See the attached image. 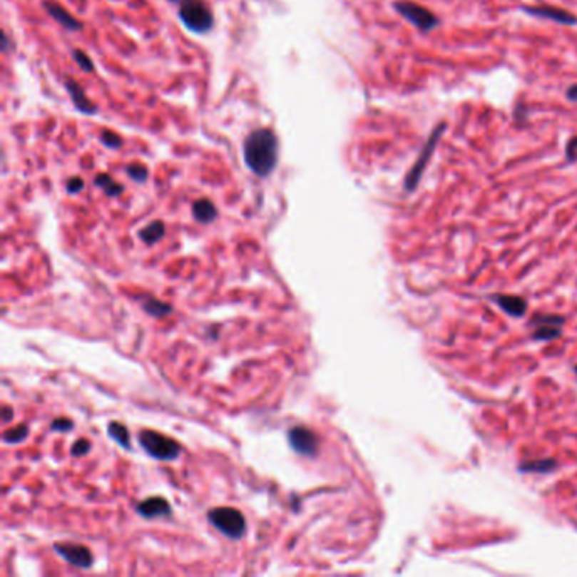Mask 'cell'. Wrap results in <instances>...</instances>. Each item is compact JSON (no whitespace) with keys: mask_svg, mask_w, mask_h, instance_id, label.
<instances>
[{"mask_svg":"<svg viewBox=\"0 0 577 577\" xmlns=\"http://www.w3.org/2000/svg\"><path fill=\"white\" fill-rule=\"evenodd\" d=\"M107 432H108V435H111V437L116 440L117 444L122 445V447H126V449L131 447L129 430H127L126 425L117 424V422H111V424H108Z\"/></svg>","mask_w":577,"mask_h":577,"instance_id":"19","label":"cell"},{"mask_svg":"<svg viewBox=\"0 0 577 577\" xmlns=\"http://www.w3.org/2000/svg\"><path fill=\"white\" fill-rule=\"evenodd\" d=\"M102 143L103 146L111 148V149H117L122 146V138L121 136H117L116 133H112V131H102Z\"/></svg>","mask_w":577,"mask_h":577,"instance_id":"24","label":"cell"},{"mask_svg":"<svg viewBox=\"0 0 577 577\" xmlns=\"http://www.w3.org/2000/svg\"><path fill=\"white\" fill-rule=\"evenodd\" d=\"M90 449H92V445H90L88 440L80 439L76 440L73 447H71V454H73V456H86V454L90 452Z\"/></svg>","mask_w":577,"mask_h":577,"instance_id":"25","label":"cell"},{"mask_svg":"<svg viewBox=\"0 0 577 577\" xmlns=\"http://www.w3.org/2000/svg\"><path fill=\"white\" fill-rule=\"evenodd\" d=\"M244 161L254 175L266 178L278 163V138L271 129H256L244 141Z\"/></svg>","mask_w":577,"mask_h":577,"instance_id":"1","label":"cell"},{"mask_svg":"<svg viewBox=\"0 0 577 577\" xmlns=\"http://www.w3.org/2000/svg\"><path fill=\"white\" fill-rule=\"evenodd\" d=\"M139 444L149 456L160 461H173L180 456L181 447L178 442L166 437V435L158 434L153 430L139 432Z\"/></svg>","mask_w":577,"mask_h":577,"instance_id":"4","label":"cell"},{"mask_svg":"<svg viewBox=\"0 0 577 577\" xmlns=\"http://www.w3.org/2000/svg\"><path fill=\"white\" fill-rule=\"evenodd\" d=\"M193 217L202 224H210V222L215 220L217 217V208L213 205L212 200L208 198H200L193 203Z\"/></svg>","mask_w":577,"mask_h":577,"instance_id":"16","label":"cell"},{"mask_svg":"<svg viewBox=\"0 0 577 577\" xmlns=\"http://www.w3.org/2000/svg\"><path fill=\"white\" fill-rule=\"evenodd\" d=\"M54 551H56L58 556H61L68 564L80 567V569H88L92 566L93 557L92 553L83 545H75V543H56L54 545Z\"/></svg>","mask_w":577,"mask_h":577,"instance_id":"8","label":"cell"},{"mask_svg":"<svg viewBox=\"0 0 577 577\" xmlns=\"http://www.w3.org/2000/svg\"><path fill=\"white\" fill-rule=\"evenodd\" d=\"M2 413H4V422H9L12 418V410L9 407H4Z\"/></svg>","mask_w":577,"mask_h":577,"instance_id":"30","label":"cell"},{"mask_svg":"<svg viewBox=\"0 0 577 577\" xmlns=\"http://www.w3.org/2000/svg\"><path fill=\"white\" fill-rule=\"evenodd\" d=\"M444 131H445V122H440V124L435 127L434 131H432V134L429 136V138H427V143L424 144L420 154H418L417 161L413 163L412 170L408 171V175H407V180H405L407 192H413V190L418 186V183H420L425 168L429 166L432 156H434L435 148H437L439 141H440V138H442Z\"/></svg>","mask_w":577,"mask_h":577,"instance_id":"3","label":"cell"},{"mask_svg":"<svg viewBox=\"0 0 577 577\" xmlns=\"http://www.w3.org/2000/svg\"><path fill=\"white\" fill-rule=\"evenodd\" d=\"M71 427H73V422L68 420V418H58V420H54L51 424V429L56 432H66L70 430Z\"/></svg>","mask_w":577,"mask_h":577,"instance_id":"26","label":"cell"},{"mask_svg":"<svg viewBox=\"0 0 577 577\" xmlns=\"http://www.w3.org/2000/svg\"><path fill=\"white\" fill-rule=\"evenodd\" d=\"M163 235H165V224L160 220L151 222L139 233V238L146 244H156L158 240L163 239Z\"/></svg>","mask_w":577,"mask_h":577,"instance_id":"18","label":"cell"},{"mask_svg":"<svg viewBox=\"0 0 577 577\" xmlns=\"http://www.w3.org/2000/svg\"><path fill=\"white\" fill-rule=\"evenodd\" d=\"M394 9L399 12V16L405 17L408 22H412L413 26H417L422 31H432L435 26H439V19L435 17V14L415 2L403 0V2L394 4Z\"/></svg>","mask_w":577,"mask_h":577,"instance_id":"6","label":"cell"},{"mask_svg":"<svg viewBox=\"0 0 577 577\" xmlns=\"http://www.w3.org/2000/svg\"><path fill=\"white\" fill-rule=\"evenodd\" d=\"M93 183L97 185L98 188H102L103 192L108 195V197H119V195L124 192V186L117 183L112 176L106 175V173H98V175L95 176Z\"/></svg>","mask_w":577,"mask_h":577,"instance_id":"17","label":"cell"},{"mask_svg":"<svg viewBox=\"0 0 577 577\" xmlns=\"http://www.w3.org/2000/svg\"><path fill=\"white\" fill-rule=\"evenodd\" d=\"M9 43H11V41H9L7 34L4 33V34H2V46H4V51H9Z\"/></svg>","mask_w":577,"mask_h":577,"instance_id":"31","label":"cell"},{"mask_svg":"<svg viewBox=\"0 0 577 577\" xmlns=\"http://www.w3.org/2000/svg\"><path fill=\"white\" fill-rule=\"evenodd\" d=\"M65 86H66L68 93H70L71 102H73V106L76 107V111L81 113H86V116H93V113H97V106L86 98L83 88H81V86L76 83L73 78H66Z\"/></svg>","mask_w":577,"mask_h":577,"instance_id":"11","label":"cell"},{"mask_svg":"<svg viewBox=\"0 0 577 577\" xmlns=\"http://www.w3.org/2000/svg\"><path fill=\"white\" fill-rule=\"evenodd\" d=\"M81 188H83V180L78 178V176H75V178H71L66 183V190L70 193H78L81 192Z\"/></svg>","mask_w":577,"mask_h":577,"instance_id":"27","label":"cell"},{"mask_svg":"<svg viewBox=\"0 0 577 577\" xmlns=\"http://www.w3.org/2000/svg\"><path fill=\"white\" fill-rule=\"evenodd\" d=\"M577 156V138L571 139L569 144H567V160L572 161Z\"/></svg>","mask_w":577,"mask_h":577,"instance_id":"28","label":"cell"},{"mask_svg":"<svg viewBox=\"0 0 577 577\" xmlns=\"http://www.w3.org/2000/svg\"><path fill=\"white\" fill-rule=\"evenodd\" d=\"M525 12L531 14V16L543 17V19H551L556 22H561V24H576L577 17L574 14L562 11V9L551 7V6H542V7H524Z\"/></svg>","mask_w":577,"mask_h":577,"instance_id":"12","label":"cell"},{"mask_svg":"<svg viewBox=\"0 0 577 577\" xmlns=\"http://www.w3.org/2000/svg\"><path fill=\"white\" fill-rule=\"evenodd\" d=\"M288 440L293 451L302 454V456L312 457L319 451V439H317V435L312 430L305 429V427H295V429L290 430Z\"/></svg>","mask_w":577,"mask_h":577,"instance_id":"7","label":"cell"},{"mask_svg":"<svg viewBox=\"0 0 577 577\" xmlns=\"http://www.w3.org/2000/svg\"><path fill=\"white\" fill-rule=\"evenodd\" d=\"M531 324L537 325L531 335L535 340H553L561 337V327L564 325V319L558 315H535Z\"/></svg>","mask_w":577,"mask_h":577,"instance_id":"9","label":"cell"},{"mask_svg":"<svg viewBox=\"0 0 577 577\" xmlns=\"http://www.w3.org/2000/svg\"><path fill=\"white\" fill-rule=\"evenodd\" d=\"M208 520L217 530L222 531L229 538L238 540L246 533V520H244L242 513L235 510V508H213L208 513Z\"/></svg>","mask_w":577,"mask_h":577,"instance_id":"5","label":"cell"},{"mask_svg":"<svg viewBox=\"0 0 577 577\" xmlns=\"http://www.w3.org/2000/svg\"><path fill=\"white\" fill-rule=\"evenodd\" d=\"M138 513L144 518H156L170 515L171 508L165 498H149L139 503Z\"/></svg>","mask_w":577,"mask_h":577,"instance_id":"14","label":"cell"},{"mask_svg":"<svg viewBox=\"0 0 577 577\" xmlns=\"http://www.w3.org/2000/svg\"><path fill=\"white\" fill-rule=\"evenodd\" d=\"M178 4V16L186 29L192 33L203 34L213 27L212 9L205 0H171Z\"/></svg>","mask_w":577,"mask_h":577,"instance_id":"2","label":"cell"},{"mask_svg":"<svg viewBox=\"0 0 577 577\" xmlns=\"http://www.w3.org/2000/svg\"><path fill=\"white\" fill-rule=\"evenodd\" d=\"M127 175H129L131 180L138 181V183H144V181L148 180V168L144 165H141V163H133V165H129L126 168Z\"/></svg>","mask_w":577,"mask_h":577,"instance_id":"21","label":"cell"},{"mask_svg":"<svg viewBox=\"0 0 577 577\" xmlns=\"http://www.w3.org/2000/svg\"><path fill=\"white\" fill-rule=\"evenodd\" d=\"M44 9H46L48 14L53 17L54 21L60 22V24L68 31H80L81 27H83V24H81L78 19H75V17L71 16V14L68 12L65 7L60 6L58 2L46 0V2H44Z\"/></svg>","mask_w":577,"mask_h":577,"instance_id":"13","label":"cell"},{"mask_svg":"<svg viewBox=\"0 0 577 577\" xmlns=\"http://www.w3.org/2000/svg\"><path fill=\"white\" fill-rule=\"evenodd\" d=\"M493 300L504 313H508L513 319H521L526 313V308H529L526 300L518 297V295H496Z\"/></svg>","mask_w":577,"mask_h":577,"instance_id":"10","label":"cell"},{"mask_svg":"<svg viewBox=\"0 0 577 577\" xmlns=\"http://www.w3.org/2000/svg\"><path fill=\"white\" fill-rule=\"evenodd\" d=\"M566 95H567V98L571 100V102H577V85L569 86V88H567Z\"/></svg>","mask_w":577,"mask_h":577,"instance_id":"29","label":"cell"},{"mask_svg":"<svg viewBox=\"0 0 577 577\" xmlns=\"http://www.w3.org/2000/svg\"><path fill=\"white\" fill-rule=\"evenodd\" d=\"M27 434H29L27 427L26 425H19V427H16V429L7 430L6 434H4V442L19 444L27 437Z\"/></svg>","mask_w":577,"mask_h":577,"instance_id":"22","label":"cell"},{"mask_svg":"<svg viewBox=\"0 0 577 577\" xmlns=\"http://www.w3.org/2000/svg\"><path fill=\"white\" fill-rule=\"evenodd\" d=\"M558 467L556 459H535V461H525L518 464V471L525 474H548Z\"/></svg>","mask_w":577,"mask_h":577,"instance_id":"15","label":"cell"},{"mask_svg":"<svg viewBox=\"0 0 577 577\" xmlns=\"http://www.w3.org/2000/svg\"><path fill=\"white\" fill-rule=\"evenodd\" d=\"M73 60L76 61V65L81 66V70H85L86 73L93 71V61L86 56V53L81 51V49H73Z\"/></svg>","mask_w":577,"mask_h":577,"instance_id":"23","label":"cell"},{"mask_svg":"<svg viewBox=\"0 0 577 577\" xmlns=\"http://www.w3.org/2000/svg\"><path fill=\"white\" fill-rule=\"evenodd\" d=\"M144 310H146L149 315L153 317H165L168 313H171V305H168V303H163L160 300H154V298H149L146 303H144Z\"/></svg>","mask_w":577,"mask_h":577,"instance_id":"20","label":"cell"},{"mask_svg":"<svg viewBox=\"0 0 577 577\" xmlns=\"http://www.w3.org/2000/svg\"><path fill=\"white\" fill-rule=\"evenodd\" d=\"M576 372H577V366H576Z\"/></svg>","mask_w":577,"mask_h":577,"instance_id":"32","label":"cell"}]
</instances>
